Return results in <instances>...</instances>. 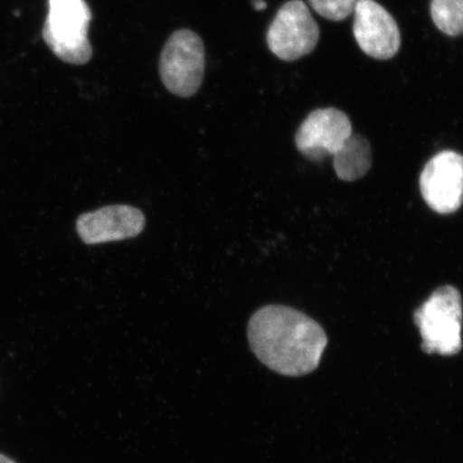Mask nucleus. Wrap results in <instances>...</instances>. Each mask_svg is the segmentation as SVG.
Masks as SVG:
<instances>
[{"label": "nucleus", "mask_w": 463, "mask_h": 463, "mask_svg": "<svg viewBox=\"0 0 463 463\" xmlns=\"http://www.w3.org/2000/svg\"><path fill=\"white\" fill-rule=\"evenodd\" d=\"M248 340L260 363L286 376L314 373L328 343L320 324L282 305L254 312L248 323Z\"/></svg>", "instance_id": "f257e3e1"}, {"label": "nucleus", "mask_w": 463, "mask_h": 463, "mask_svg": "<svg viewBox=\"0 0 463 463\" xmlns=\"http://www.w3.org/2000/svg\"><path fill=\"white\" fill-rule=\"evenodd\" d=\"M462 298L454 287L439 288L414 314L427 354L451 356L462 347Z\"/></svg>", "instance_id": "f03ea898"}, {"label": "nucleus", "mask_w": 463, "mask_h": 463, "mask_svg": "<svg viewBox=\"0 0 463 463\" xmlns=\"http://www.w3.org/2000/svg\"><path fill=\"white\" fill-rule=\"evenodd\" d=\"M90 20L91 13L85 0H49L44 42L61 61L84 65L92 55L87 37Z\"/></svg>", "instance_id": "7ed1b4c3"}, {"label": "nucleus", "mask_w": 463, "mask_h": 463, "mask_svg": "<svg viewBox=\"0 0 463 463\" xmlns=\"http://www.w3.org/2000/svg\"><path fill=\"white\" fill-rule=\"evenodd\" d=\"M205 50L199 34L184 29L174 33L160 57L162 82L172 94L191 97L204 78Z\"/></svg>", "instance_id": "20e7f679"}, {"label": "nucleus", "mask_w": 463, "mask_h": 463, "mask_svg": "<svg viewBox=\"0 0 463 463\" xmlns=\"http://www.w3.org/2000/svg\"><path fill=\"white\" fill-rule=\"evenodd\" d=\"M320 29L302 0L283 5L268 32L269 48L282 61L299 60L316 49Z\"/></svg>", "instance_id": "39448f33"}, {"label": "nucleus", "mask_w": 463, "mask_h": 463, "mask_svg": "<svg viewBox=\"0 0 463 463\" xmlns=\"http://www.w3.org/2000/svg\"><path fill=\"white\" fill-rule=\"evenodd\" d=\"M422 198L439 213H455L463 202V156L445 150L428 162L420 178Z\"/></svg>", "instance_id": "423d86ee"}, {"label": "nucleus", "mask_w": 463, "mask_h": 463, "mask_svg": "<svg viewBox=\"0 0 463 463\" xmlns=\"http://www.w3.org/2000/svg\"><path fill=\"white\" fill-rule=\"evenodd\" d=\"M346 114L337 109H318L309 114L295 137L298 149L311 161H321L341 152L352 137Z\"/></svg>", "instance_id": "0eeeda50"}, {"label": "nucleus", "mask_w": 463, "mask_h": 463, "mask_svg": "<svg viewBox=\"0 0 463 463\" xmlns=\"http://www.w3.org/2000/svg\"><path fill=\"white\" fill-rule=\"evenodd\" d=\"M353 32L357 44L375 60H390L401 49V32L393 17L373 0H358Z\"/></svg>", "instance_id": "6e6552de"}, {"label": "nucleus", "mask_w": 463, "mask_h": 463, "mask_svg": "<svg viewBox=\"0 0 463 463\" xmlns=\"http://www.w3.org/2000/svg\"><path fill=\"white\" fill-rule=\"evenodd\" d=\"M144 228V213L130 205H109L83 213L77 220L78 234L86 245L133 239Z\"/></svg>", "instance_id": "1a4fd4ad"}, {"label": "nucleus", "mask_w": 463, "mask_h": 463, "mask_svg": "<svg viewBox=\"0 0 463 463\" xmlns=\"http://www.w3.org/2000/svg\"><path fill=\"white\" fill-rule=\"evenodd\" d=\"M333 159L335 172L341 181H356L366 175L372 166V148L366 138L352 135L345 147Z\"/></svg>", "instance_id": "9d476101"}, {"label": "nucleus", "mask_w": 463, "mask_h": 463, "mask_svg": "<svg viewBox=\"0 0 463 463\" xmlns=\"http://www.w3.org/2000/svg\"><path fill=\"white\" fill-rule=\"evenodd\" d=\"M434 24L450 37L463 33V0H432Z\"/></svg>", "instance_id": "9b49d317"}, {"label": "nucleus", "mask_w": 463, "mask_h": 463, "mask_svg": "<svg viewBox=\"0 0 463 463\" xmlns=\"http://www.w3.org/2000/svg\"><path fill=\"white\" fill-rule=\"evenodd\" d=\"M358 0H309L316 13L327 20L343 21L349 17Z\"/></svg>", "instance_id": "f8f14e48"}, {"label": "nucleus", "mask_w": 463, "mask_h": 463, "mask_svg": "<svg viewBox=\"0 0 463 463\" xmlns=\"http://www.w3.org/2000/svg\"><path fill=\"white\" fill-rule=\"evenodd\" d=\"M252 5L254 9L258 11H262L266 7H268V5L264 2V0H252Z\"/></svg>", "instance_id": "ddd939ff"}, {"label": "nucleus", "mask_w": 463, "mask_h": 463, "mask_svg": "<svg viewBox=\"0 0 463 463\" xmlns=\"http://www.w3.org/2000/svg\"><path fill=\"white\" fill-rule=\"evenodd\" d=\"M0 463H16L13 459L8 458L7 456L0 454Z\"/></svg>", "instance_id": "4468645a"}]
</instances>
